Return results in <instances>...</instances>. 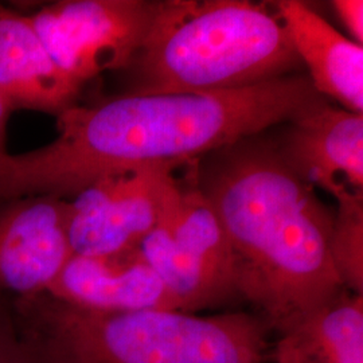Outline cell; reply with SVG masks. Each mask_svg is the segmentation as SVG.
Instances as JSON below:
<instances>
[{"mask_svg":"<svg viewBox=\"0 0 363 363\" xmlns=\"http://www.w3.org/2000/svg\"><path fill=\"white\" fill-rule=\"evenodd\" d=\"M13 111L11 104L0 94V157L6 155V128L10 113Z\"/></svg>","mask_w":363,"mask_h":363,"instance_id":"2e32d148","label":"cell"},{"mask_svg":"<svg viewBox=\"0 0 363 363\" xmlns=\"http://www.w3.org/2000/svg\"><path fill=\"white\" fill-rule=\"evenodd\" d=\"M272 4L315 91L346 111L362 113V45L340 34L303 1L280 0Z\"/></svg>","mask_w":363,"mask_h":363,"instance_id":"30bf717a","label":"cell"},{"mask_svg":"<svg viewBox=\"0 0 363 363\" xmlns=\"http://www.w3.org/2000/svg\"><path fill=\"white\" fill-rule=\"evenodd\" d=\"M171 167L106 175L69 201L67 235L73 255L100 257L136 249L157 223Z\"/></svg>","mask_w":363,"mask_h":363,"instance_id":"8992f818","label":"cell"},{"mask_svg":"<svg viewBox=\"0 0 363 363\" xmlns=\"http://www.w3.org/2000/svg\"><path fill=\"white\" fill-rule=\"evenodd\" d=\"M206 156L194 179L228 237L237 294L280 334L345 289L330 256L334 213L259 135Z\"/></svg>","mask_w":363,"mask_h":363,"instance_id":"7a4b0ae2","label":"cell"},{"mask_svg":"<svg viewBox=\"0 0 363 363\" xmlns=\"http://www.w3.org/2000/svg\"><path fill=\"white\" fill-rule=\"evenodd\" d=\"M155 9L145 0H62L28 18L54 62L84 85L130 67Z\"/></svg>","mask_w":363,"mask_h":363,"instance_id":"5b68a950","label":"cell"},{"mask_svg":"<svg viewBox=\"0 0 363 363\" xmlns=\"http://www.w3.org/2000/svg\"><path fill=\"white\" fill-rule=\"evenodd\" d=\"M46 294L93 311H181L138 247L100 257L73 255Z\"/></svg>","mask_w":363,"mask_h":363,"instance_id":"9c48e42d","label":"cell"},{"mask_svg":"<svg viewBox=\"0 0 363 363\" xmlns=\"http://www.w3.org/2000/svg\"><path fill=\"white\" fill-rule=\"evenodd\" d=\"M288 124L276 150L298 178L335 201L363 196V113L323 101Z\"/></svg>","mask_w":363,"mask_h":363,"instance_id":"ba28073f","label":"cell"},{"mask_svg":"<svg viewBox=\"0 0 363 363\" xmlns=\"http://www.w3.org/2000/svg\"><path fill=\"white\" fill-rule=\"evenodd\" d=\"M330 256L342 286L363 296V196L349 195L337 199Z\"/></svg>","mask_w":363,"mask_h":363,"instance_id":"4fadbf2b","label":"cell"},{"mask_svg":"<svg viewBox=\"0 0 363 363\" xmlns=\"http://www.w3.org/2000/svg\"><path fill=\"white\" fill-rule=\"evenodd\" d=\"M69 201L52 195L13 199L0 208V298L46 294L73 250Z\"/></svg>","mask_w":363,"mask_h":363,"instance_id":"52a82bcc","label":"cell"},{"mask_svg":"<svg viewBox=\"0 0 363 363\" xmlns=\"http://www.w3.org/2000/svg\"><path fill=\"white\" fill-rule=\"evenodd\" d=\"M271 359L363 363V296L343 289L279 334Z\"/></svg>","mask_w":363,"mask_h":363,"instance_id":"7c38bea8","label":"cell"},{"mask_svg":"<svg viewBox=\"0 0 363 363\" xmlns=\"http://www.w3.org/2000/svg\"><path fill=\"white\" fill-rule=\"evenodd\" d=\"M340 22L350 33L352 40L362 45L363 1L362 0H337L333 1Z\"/></svg>","mask_w":363,"mask_h":363,"instance_id":"9a60e30c","label":"cell"},{"mask_svg":"<svg viewBox=\"0 0 363 363\" xmlns=\"http://www.w3.org/2000/svg\"><path fill=\"white\" fill-rule=\"evenodd\" d=\"M325 101L307 76L214 93H138L58 115L57 139L0 157V199L78 194L106 175L175 169Z\"/></svg>","mask_w":363,"mask_h":363,"instance_id":"6da1fadb","label":"cell"},{"mask_svg":"<svg viewBox=\"0 0 363 363\" xmlns=\"http://www.w3.org/2000/svg\"><path fill=\"white\" fill-rule=\"evenodd\" d=\"M301 66L272 3L156 1L130 67L138 93H214L292 76Z\"/></svg>","mask_w":363,"mask_h":363,"instance_id":"277c9868","label":"cell"},{"mask_svg":"<svg viewBox=\"0 0 363 363\" xmlns=\"http://www.w3.org/2000/svg\"><path fill=\"white\" fill-rule=\"evenodd\" d=\"M25 363H267L268 327L247 312L81 308L49 294L11 303Z\"/></svg>","mask_w":363,"mask_h":363,"instance_id":"3957f363","label":"cell"},{"mask_svg":"<svg viewBox=\"0 0 363 363\" xmlns=\"http://www.w3.org/2000/svg\"><path fill=\"white\" fill-rule=\"evenodd\" d=\"M82 85L54 62L28 16L0 9V94L15 108L57 116Z\"/></svg>","mask_w":363,"mask_h":363,"instance_id":"8fae6325","label":"cell"},{"mask_svg":"<svg viewBox=\"0 0 363 363\" xmlns=\"http://www.w3.org/2000/svg\"><path fill=\"white\" fill-rule=\"evenodd\" d=\"M273 362H274V363H294V362H289V361H283V359H273Z\"/></svg>","mask_w":363,"mask_h":363,"instance_id":"e0dca14e","label":"cell"},{"mask_svg":"<svg viewBox=\"0 0 363 363\" xmlns=\"http://www.w3.org/2000/svg\"><path fill=\"white\" fill-rule=\"evenodd\" d=\"M0 363H25L13 306L4 298H0Z\"/></svg>","mask_w":363,"mask_h":363,"instance_id":"5bb4252c","label":"cell"}]
</instances>
